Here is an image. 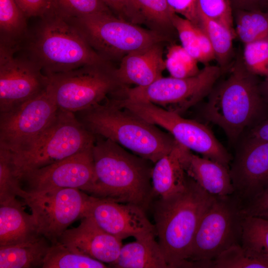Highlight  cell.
<instances>
[{"mask_svg": "<svg viewBox=\"0 0 268 268\" xmlns=\"http://www.w3.org/2000/svg\"><path fill=\"white\" fill-rule=\"evenodd\" d=\"M222 71L219 66L206 65L192 77L162 76L145 86L125 88V98L161 105L180 114L209 94Z\"/></svg>", "mask_w": 268, "mask_h": 268, "instance_id": "11", "label": "cell"}, {"mask_svg": "<svg viewBox=\"0 0 268 268\" xmlns=\"http://www.w3.org/2000/svg\"><path fill=\"white\" fill-rule=\"evenodd\" d=\"M213 268H268V256L234 245L212 261Z\"/></svg>", "mask_w": 268, "mask_h": 268, "instance_id": "29", "label": "cell"}, {"mask_svg": "<svg viewBox=\"0 0 268 268\" xmlns=\"http://www.w3.org/2000/svg\"><path fill=\"white\" fill-rule=\"evenodd\" d=\"M69 18L91 47L107 61L165 40L157 31L142 28L112 12Z\"/></svg>", "mask_w": 268, "mask_h": 268, "instance_id": "9", "label": "cell"}, {"mask_svg": "<svg viewBox=\"0 0 268 268\" xmlns=\"http://www.w3.org/2000/svg\"><path fill=\"white\" fill-rule=\"evenodd\" d=\"M234 194L244 204L268 190V141L246 138L229 165Z\"/></svg>", "mask_w": 268, "mask_h": 268, "instance_id": "17", "label": "cell"}, {"mask_svg": "<svg viewBox=\"0 0 268 268\" xmlns=\"http://www.w3.org/2000/svg\"><path fill=\"white\" fill-rule=\"evenodd\" d=\"M79 189L61 188L25 191L21 197L31 208L39 234L51 244L77 218H82L89 196Z\"/></svg>", "mask_w": 268, "mask_h": 268, "instance_id": "12", "label": "cell"}, {"mask_svg": "<svg viewBox=\"0 0 268 268\" xmlns=\"http://www.w3.org/2000/svg\"><path fill=\"white\" fill-rule=\"evenodd\" d=\"M166 69L172 77L187 78L198 74V61L192 57L181 45H172L167 51L165 60Z\"/></svg>", "mask_w": 268, "mask_h": 268, "instance_id": "32", "label": "cell"}, {"mask_svg": "<svg viewBox=\"0 0 268 268\" xmlns=\"http://www.w3.org/2000/svg\"><path fill=\"white\" fill-rule=\"evenodd\" d=\"M104 263L88 256L75 253L58 242L51 244L42 268H105Z\"/></svg>", "mask_w": 268, "mask_h": 268, "instance_id": "30", "label": "cell"}, {"mask_svg": "<svg viewBox=\"0 0 268 268\" xmlns=\"http://www.w3.org/2000/svg\"><path fill=\"white\" fill-rule=\"evenodd\" d=\"M58 110L47 88L19 106L0 113V148L12 153L25 148L50 125Z\"/></svg>", "mask_w": 268, "mask_h": 268, "instance_id": "13", "label": "cell"}, {"mask_svg": "<svg viewBox=\"0 0 268 268\" xmlns=\"http://www.w3.org/2000/svg\"><path fill=\"white\" fill-rule=\"evenodd\" d=\"M235 14L236 35L244 44L268 38V11L237 9Z\"/></svg>", "mask_w": 268, "mask_h": 268, "instance_id": "26", "label": "cell"}, {"mask_svg": "<svg viewBox=\"0 0 268 268\" xmlns=\"http://www.w3.org/2000/svg\"><path fill=\"white\" fill-rule=\"evenodd\" d=\"M27 17L40 18L56 10L52 0H15Z\"/></svg>", "mask_w": 268, "mask_h": 268, "instance_id": "39", "label": "cell"}, {"mask_svg": "<svg viewBox=\"0 0 268 268\" xmlns=\"http://www.w3.org/2000/svg\"><path fill=\"white\" fill-rule=\"evenodd\" d=\"M262 8L268 9V0H262Z\"/></svg>", "mask_w": 268, "mask_h": 268, "instance_id": "46", "label": "cell"}, {"mask_svg": "<svg viewBox=\"0 0 268 268\" xmlns=\"http://www.w3.org/2000/svg\"><path fill=\"white\" fill-rule=\"evenodd\" d=\"M77 113L79 121L95 135L109 139L153 163L178 143L169 133L111 99Z\"/></svg>", "mask_w": 268, "mask_h": 268, "instance_id": "4", "label": "cell"}, {"mask_svg": "<svg viewBox=\"0 0 268 268\" xmlns=\"http://www.w3.org/2000/svg\"><path fill=\"white\" fill-rule=\"evenodd\" d=\"M15 0H0V43L18 48L26 38V18Z\"/></svg>", "mask_w": 268, "mask_h": 268, "instance_id": "25", "label": "cell"}, {"mask_svg": "<svg viewBox=\"0 0 268 268\" xmlns=\"http://www.w3.org/2000/svg\"><path fill=\"white\" fill-rule=\"evenodd\" d=\"M243 64L251 73L268 76V38L244 44Z\"/></svg>", "mask_w": 268, "mask_h": 268, "instance_id": "34", "label": "cell"}, {"mask_svg": "<svg viewBox=\"0 0 268 268\" xmlns=\"http://www.w3.org/2000/svg\"><path fill=\"white\" fill-rule=\"evenodd\" d=\"M107 62L48 75L47 89L58 109L73 113L102 103L123 85Z\"/></svg>", "mask_w": 268, "mask_h": 268, "instance_id": "8", "label": "cell"}, {"mask_svg": "<svg viewBox=\"0 0 268 268\" xmlns=\"http://www.w3.org/2000/svg\"><path fill=\"white\" fill-rule=\"evenodd\" d=\"M172 24L178 34L182 47L198 62H201L198 26L176 13L172 18Z\"/></svg>", "mask_w": 268, "mask_h": 268, "instance_id": "36", "label": "cell"}, {"mask_svg": "<svg viewBox=\"0 0 268 268\" xmlns=\"http://www.w3.org/2000/svg\"><path fill=\"white\" fill-rule=\"evenodd\" d=\"M84 217L90 218L101 229L122 240L129 237L136 239L156 235L154 225L143 209L110 199L89 196Z\"/></svg>", "mask_w": 268, "mask_h": 268, "instance_id": "16", "label": "cell"}, {"mask_svg": "<svg viewBox=\"0 0 268 268\" xmlns=\"http://www.w3.org/2000/svg\"><path fill=\"white\" fill-rule=\"evenodd\" d=\"M245 216H257L268 219V190L243 204Z\"/></svg>", "mask_w": 268, "mask_h": 268, "instance_id": "40", "label": "cell"}, {"mask_svg": "<svg viewBox=\"0 0 268 268\" xmlns=\"http://www.w3.org/2000/svg\"><path fill=\"white\" fill-rule=\"evenodd\" d=\"M92 147L70 157L23 174L28 192H40L61 188H73L89 192H96Z\"/></svg>", "mask_w": 268, "mask_h": 268, "instance_id": "15", "label": "cell"}, {"mask_svg": "<svg viewBox=\"0 0 268 268\" xmlns=\"http://www.w3.org/2000/svg\"><path fill=\"white\" fill-rule=\"evenodd\" d=\"M153 166L151 183L154 200L164 198L183 190L189 177L182 159V145L178 142L168 154Z\"/></svg>", "mask_w": 268, "mask_h": 268, "instance_id": "22", "label": "cell"}, {"mask_svg": "<svg viewBox=\"0 0 268 268\" xmlns=\"http://www.w3.org/2000/svg\"><path fill=\"white\" fill-rule=\"evenodd\" d=\"M165 69L162 49L158 43L126 55L115 72L123 85L145 86L162 77Z\"/></svg>", "mask_w": 268, "mask_h": 268, "instance_id": "19", "label": "cell"}, {"mask_svg": "<svg viewBox=\"0 0 268 268\" xmlns=\"http://www.w3.org/2000/svg\"><path fill=\"white\" fill-rule=\"evenodd\" d=\"M25 192L15 173L10 151L0 148V202L16 197L21 198Z\"/></svg>", "mask_w": 268, "mask_h": 268, "instance_id": "33", "label": "cell"}, {"mask_svg": "<svg viewBox=\"0 0 268 268\" xmlns=\"http://www.w3.org/2000/svg\"><path fill=\"white\" fill-rule=\"evenodd\" d=\"M32 214L15 198L0 202V246L24 243L40 236Z\"/></svg>", "mask_w": 268, "mask_h": 268, "instance_id": "21", "label": "cell"}, {"mask_svg": "<svg viewBox=\"0 0 268 268\" xmlns=\"http://www.w3.org/2000/svg\"><path fill=\"white\" fill-rule=\"evenodd\" d=\"M41 18L28 50L29 58L46 75L108 61L91 47L69 17L55 10Z\"/></svg>", "mask_w": 268, "mask_h": 268, "instance_id": "5", "label": "cell"}, {"mask_svg": "<svg viewBox=\"0 0 268 268\" xmlns=\"http://www.w3.org/2000/svg\"><path fill=\"white\" fill-rule=\"evenodd\" d=\"M114 102L147 122L163 128L191 151L229 168L233 157L205 125L149 102L127 98L116 99Z\"/></svg>", "mask_w": 268, "mask_h": 268, "instance_id": "10", "label": "cell"}, {"mask_svg": "<svg viewBox=\"0 0 268 268\" xmlns=\"http://www.w3.org/2000/svg\"><path fill=\"white\" fill-rule=\"evenodd\" d=\"M57 10L65 16L79 17L111 12L103 0H52Z\"/></svg>", "mask_w": 268, "mask_h": 268, "instance_id": "35", "label": "cell"}, {"mask_svg": "<svg viewBox=\"0 0 268 268\" xmlns=\"http://www.w3.org/2000/svg\"><path fill=\"white\" fill-rule=\"evenodd\" d=\"M118 16L133 22L132 11L128 0H103Z\"/></svg>", "mask_w": 268, "mask_h": 268, "instance_id": "42", "label": "cell"}, {"mask_svg": "<svg viewBox=\"0 0 268 268\" xmlns=\"http://www.w3.org/2000/svg\"><path fill=\"white\" fill-rule=\"evenodd\" d=\"M268 109L257 76L246 69L243 62L238 61L228 77L213 87L202 114L206 120L220 127L233 143L247 129L268 116Z\"/></svg>", "mask_w": 268, "mask_h": 268, "instance_id": "3", "label": "cell"}, {"mask_svg": "<svg viewBox=\"0 0 268 268\" xmlns=\"http://www.w3.org/2000/svg\"><path fill=\"white\" fill-rule=\"evenodd\" d=\"M173 12L200 27L198 0H167Z\"/></svg>", "mask_w": 268, "mask_h": 268, "instance_id": "38", "label": "cell"}, {"mask_svg": "<svg viewBox=\"0 0 268 268\" xmlns=\"http://www.w3.org/2000/svg\"><path fill=\"white\" fill-rule=\"evenodd\" d=\"M154 234L136 239L123 245L116 262V268H167L164 254Z\"/></svg>", "mask_w": 268, "mask_h": 268, "instance_id": "23", "label": "cell"}, {"mask_svg": "<svg viewBox=\"0 0 268 268\" xmlns=\"http://www.w3.org/2000/svg\"><path fill=\"white\" fill-rule=\"evenodd\" d=\"M200 27L208 37L215 53V60L222 70L230 61L233 51V40L236 37L233 31L225 25L199 14Z\"/></svg>", "mask_w": 268, "mask_h": 268, "instance_id": "27", "label": "cell"}, {"mask_svg": "<svg viewBox=\"0 0 268 268\" xmlns=\"http://www.w3.org/2000/svg\"><path fill=\"white\" fill-rule=\"evenodd\" d=\"M235 10L263 9L262 0H230Z\"/></svg>", "mask_w": 268, "mask_h": 268, "instance_id": "44", "label": "cell"}, {"mask_svg": "<svg viewBox=\"0 0 268 268\" xmlns=\"http://www.w3.org/2000/svg\"><path fill=\"white\" fill-rule=\"evenodd\" d=\"M18 48L0 43V113L10 111L47 88L49 76L30 58L15 57Z\"/></svg>", "mask_w": 268, "mask_h": 268, "instance_id": "14", "label": "cell"}, {"mask_svg": "<svg viewBox=\"0 0 268 268\" xmlns=\"http://www.w3.org/2000/svg\"><path fill=\"white\" fill-rule=\"evenodd\" d=\"M128 0L134 23L144 21L160 28L173 27L172 18L175 13L167 0Z\"/></svg>", "mask_w": 268, "mask_h": 268, "instance_id": "28", "label": "cell"}, {"mask_svg": "<svg viewBox=\"0 0 268 268\" xmlns=\"http://www.w3.org/2000/svg\"><path fill=\"white\" fill-rule=\"evenodd\" d=\"M49 242L40 236L28 242L0 246V268H42L51 246Z\"/></svg>", "mask_w": 268, "mask_h": 268, "instance_id": "24", "label": "cell"}, {"mask_svg": "<svg viewBox=\"0 0 268 268\" xmlns=\"http://www.w3.org/2000/svg\"><path fill=\"white\" fill-rule=\"evenodd\" d=\"M182 159L187 174L209 194L222 197L234 194L229 168L194 154L183 146Z\"/></svg>", "mask_w": 268, "mask_h": 268, "instance_id": "20", "label": "cell"}, {"mask_svg": "<svg viewBox=\"0 0 268 268\" xmlns=\"http://www.w3.org/2000/svg\"><path fill=\"white\" fill-rule=\"evenodd\" d=\"M82 218L77 227L67 229L59 242L75 253L110 266L119 256L122 240L101 229L90 218Z\"/></svg>", "mask_w": 268, "mask_h": 268, "instance_id": "18", "label": "cell"}, {"mask_svg": "<svg viewBox=\"0 0 268 268\" xmlns=\"http://www.w3.org/2000/svg\"><path fill=\"white\" fill-rule=\"evenodd\" d=\"M95 139L74 113L59 109L52 122L35 140L20 151L10 152L15 173L20 180L26 172L92 147Z\"/></svg>", "mask_w": 268, "mask_h": 268, "instance_id": "6", "label": "cell"}, {"mask_svg": "<svg viewBox=\"0 0 268 268\" xmlns=\"http://www.w3.org/2000/svg\"><path fill=\"white\" fill-rule=\"evenodd\" d=\"M241 245L248 249L268 256V219L245 216Z\"/></svg>", "mask_w": 268, "mask_h": 268, "instance_id": "31", "label": "cell"}, {"mask_svg": "<svg viewBox=\"0 0 268 268\" xmlns=\"http://www.w3.org/2000/svg\"><path fill=\"white\" fill-rule=\"evenodd\" d=\"M97 136L92 147L96 177L94 197L134 205L146 211L154 200L152 162L109 139Z\"/></svg>", "mask_w": 268, "mask_h": 268, "instance_id": "2", "label": "cell"}, {"mask_svg": "<svg viewBox=\"0 0 268 268\" xmlns=\"http://www.w3.org/2000/svg\"><path fill=\"white\" fill-rule=\"evenodd\" d=\"M198 33L201 54V63L206 66L210 61L215 59V53L208 37L202 28L199 26Z\"/></svg>", "mask_w": 268, "mask_h": 268, "instance_id": "41", "label": "cell"}, {"mask_svg": "<svg viewBox=\"0 0 268 268\" xmlns=\"http://www.w3.org/2000/svg\"><path fill=\"white\" fill-rule=\"evenodd\" d=\"M247 138L268 141V116L250 129Z\"/></svg>", "mask_w": 268, "mask_h": 268, "instance_id": "43", "label": "cell"}, {"mask_svg": "<svg viewBox=\"0 0 268 268\" xmlns=\"http://www.w3.org/2000/svg\"><path fill=\"white\" fill-rule=\"evenodd\" d=\"M260 90L265 102L268 105V76L260 83Z\"/></svg>", "mask_w": 268, "mask_h": 268, "instance_id": "45", "label": "cell"}, {"mask_svg": "<svg viewBox=\"0 0 268 268\" xmlns=\"http://www.w3.org/2000/svg\"><path fill=\"white\" fill-rule=\"evenodd\" d=\"M198 9L199 14L235 31L233 9L230 0H198Z\"/></svg>", "mask_w": 268, "mask_h": 268, "instance_id": "37", "label": "cell"}, {"mask_svg": "<svg viewBox=\"0 0 268 268\" xmlns=\"http://www.w3.org/2000/svg\"><path fill=\"white\" fill-rule=\"evenodd\" d=\"M214 198L189 176L183 190L152 202L156 235L169 268H189L196 231Z\"/></svg>", "mask_w": 268, "mask_h": 268, "instance_id": "1", "label": "cell"}, {"mask_svg": "<svg viewBox=\"0 0 268 268\" xmlns=\"http://www.w3.org/2000/svg\"><path fill=\"white\" fill-rule=\"evenodd\" d=\"M243 203L234 194L215 197L203 215L188 259L189 268H210L212 261L240 244L244 216Z\"/></svg>", "mask_w": 268, "mask_h": 268, "instance_id": "7", "label": "cell"}]
</instances>
